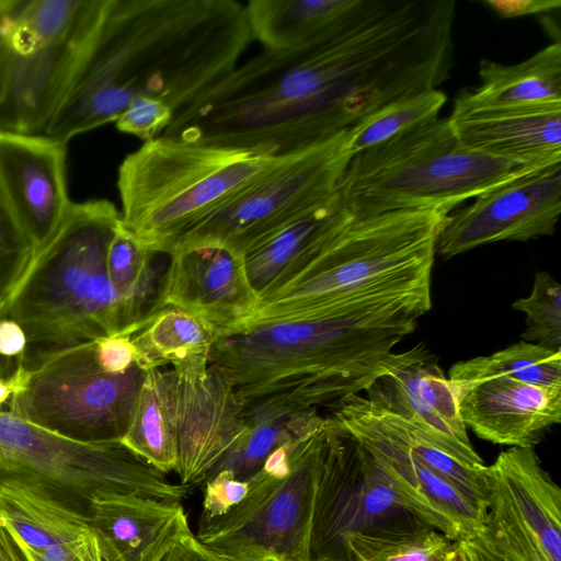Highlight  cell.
I'll return each mask as SVG.
<instances>
[{"label":"cell","instance_id":"836d02e7","mask_svg":"<svg viewBox=\"0 0 561 561\" xmlns=\"http://www.w3.org/2000/svg\"><path fill=\"white\" fill-rule=\"evenodd\" d=\"M512 307L525 314L523 341L561 351V286L548 272H538L530 294Z\"/></svg>","mask_w":561,"mask_h":561},{"label":"cell","instance_id":"d6986e66","mask_svg":"<svg viewBox=\"0 0 561 561\" xmlns=\"http://www.w3.org/2000/svg\"><path fill=\"white\" fill-rule=\"evenodd\" d=\"M65 158L66 145L44 136L0 134V190L31 238L35 254L71 205Z\"/></svg>","mask_w":561,"mask_h":561},{"label":"cell","instance_id":"603a6c76","mask_svg":"<svg viewBox=\"0 0 561 561\" xmlns=\"http://www.w3.org/2000/svg\"><path fill=\"white\" fill-rule=\"evenodd\" d=\"M458 405L467 430L478 437L497 445L534 448L561 422V387L493 378L470 388Z\"/></svg>","mask_w":561,"mask_h":561},{"label":"cell","instance_id":"ffe728a7","mask_svg":"<svg viewBox=\"0 0 561 561\" xmlns=\"http://www.w3.org/2000/svg\"><path fill=\"white\" fill-rule=\"evenodd\" d=\"M366 394L403 416L454 458L471 467L484 466L469 439L450 381L423 345L414 346L410 358Z\"/></svg>","mask_w":561,"mask_h":561},{"label":"cell","instance_id":"ee69618b","mask_svg":"<svg viewBox=\"0 0 561 561\" xmlns=\"http://www.w3.org/2000/svg\"><path fill=\"white\" fill-rule=\"evenodd\" d=\"M458 541L462 545L469 561H504L476 537Z\"/></svg>","mask_w":561,"mask_h":561},{"label":"cell","instance_id":"44dd1931","mask_svg":"<svg viewBox=\"0 0 561 561\" xmlns=\"http://www.w3.org/2000/svg\"><path fill=\"white\" fill-rule=\"evenodd\" d=\"M0 522L31 561H103L85 511L39 482H0Z\"/></svg>","mask_w":561,"mask_h":561},{"label":"cell","instance_id":"f546056e","mask_svg":"<svg viewBox=\"0 0 561 561\" xmlns=\"http://www.w3.org/2000/svg\"><path fill=\"white\" fill-rule=\"evenodd\" d=\"M241 417L245 433L209 476L229 470L237 479L248 480L277 447L316 431L325 420L318 410L294 412L270 405L242 408Z\"/></svg>","mask_w":561,"mask_h":561},{"label":"cell","instance_id":"60d3db41","mask_svg":"<svg viewBox=\"0 0 561 561\" xmlns=\"http://www.w3.org/2000/svg\"><path fill=\"white\" fill-rule=\"evenodd\" d=\"M162 561H227L198 540L192 530L185 534Z\"/></svg>","mask_w":561,"mask_h":561},{"label":"cell","instance_id":"9c48e42d","mask_svg":"<svg viewBox=\"0 0 561 561\" xmlns=\"http://www.w3.org/2000/svg\"><path fill=\"white\" fill-rule=\"evenodd\" d=\"M432 529L407 503L374 455L327 416L311 561H373Z\"/></svg>","mask_w":561,"mask_h":561},{"label":"cell","instance_id":"ac0fdd59","mask_svg":"<svg viewBox=\"0 0 561 561\" xmlns=\"http://www.w3.org/2000/svg\"><path fill=\"white\" fill-rule=\"evenodd\" d=\"M176 374V373H175ZM176 465L182 485L204 482L245 433L242 408L216 365L176 374Z\"/></svg>","mask_w":561,"mask_h":561},{"label":"cell","instance_id":"4dcf8cb0","mask_svg":"<svg viewBox=\"0 0 561 561\" xmlns=\"http://www.w3.org/2000/svg\"><path fill=\"white\" fill-rule=\"evenodd\" d=\"M500 377L536 386L561 387V351L522 340L491 355L458 362L448 373L458 401L477 383Z\"/></svg>","mask_w":561,"mask_h":561},{"label":"cell","instance_id":"52a82bcc","mask_svg":"<svg viewBox=\"0 0 561 561\" xmlns=\"http://www.w3.org/2000/svg\"><path fill=\"white\" fill-rule=\"evenodd\" d=\"M539 168L468 150L456 139L449 118L436 117L353 156L337 192L353 218L430 207L451 213Z\"/></svg>","mask_w":561,"mask_h":561},{"label":"cell","instance_id":"7402d4cb","mask_svg":"<svg viewBox=\"0 0 561 561\" xmlns=\"http://www.w3.org/2000/svg\"><path fill=\"white\" fill-rule=\"evenodd\" d=\"M85 513L103 561H162L191 531L180 502L138 494H95Z\"/></svg>","mask_w":561,"mask_h":561},{"label":"cell","instance_id":"cb8c5ba5","mask_svg":"<svg viewBox=\"0 0 561 561\" xmlns=\"http://www.w3.org/2000/svg\"><path fill=\"white\" fill-rule=\"evenodd\" d=\"M448 118L468 150L531 167L561 162V106L474 110Z\"/></svg>","mask_w":561,"mask_h":561},{"label":"cell","instance_id":"d6a6232c","mask_svg":"<svg viewBox=\"0 0 561 561\" xmlns=\"http://www.w3.org/2000/svg\"><path fill=\"white\" fill-rule=\"evenodd\" d=\"M446 101V94L439 89L392 101L346 130V150L353 157L436 118Z\"/></svg>","mask_w":561,"mask_h":561},{"label":"cell","instance_id":"9a60e30c","mask_svg":"<svg viewBox=\"0 0 561 561\" xmlns=\"http://www.w3.org/2000/svg\"><path fill=\"white\" fill-rule=\"evenodd\" d=\"M485 473L490 501L476 538L504 561H561V489L534 448L510 447Z\"/></svg>","mask_w":561,"mask_h":561},{"label":"cell","instance_id":"ba28073f","mask_svg":"<svg viewBox=\"0 0 561 561\" xmlns=\"http://www.w3.org/2000/svg\"><path fill=\"white\" fill-rule=\"evenodd\" d=\"M108 0H1L0 134L44 136Z\"/></svg>","mask_w":561,"mask_h":561},{"label":"cell","instance_id":"f35d334b","mask_svg":"<svg viewBox=\"0 0 561 561\" xmlns=\"http://www.w3.org/2000/svg\"><path fill=\"white\" fill-rule=\"evenodd\" d=\"M130 333L121 332L95 341L100 366L111 374H124L139 363V352Z\"/></svg>","mask_w":561,"mask_h":561},{"label":"cell","instance_id":"30bf717a","mask_svg":"<svg viewBox=\"0 0 561 561\" xmlns=\"http://www.w3.org/2000/svg\"><path fill=\"white\" fill-rule=\"evenodd\" d=\"M146 370L138 364L111 374L95 341L54 353L25 369L3 409L46 431L80 442L125 435Z\"/></svg>","mask_w":561,"mask_h":561},{"label":"cell","instance_id":"8fae6325","mask_svg":"<svg viewBox=\"0 0 561 561\" xmlns=\"http://www.w3.org/2000/svg\"><path fill=\"white\" fill-rule=\"evenodd\" d=\"M346 130L279 156L186 231L169 254L180 249L217 245L243 256L289 221L331 198L352 159L346 150Z\"/></svg>","mask_w":561,"mask_h":561},{"label":"cell","instance_id":"d590c367","mask_svg":"<svg viewBox=\"0 0 561 561\" xmlns=\"http://www.w3.org/2000/svg\"><path fill=\"white\" fill-rule=\"evenodd\" d=\"M173 116L174 112L164 102L140 96L129 104L116 119L115 125L119 131L148 141L160 136L170 125Z\"/></svg>","mask_w":561,"mask_h":561},{"label":"cell","instance_id":"2e32d148","mask_svg":"<svg viewBox=\"0 0 561 561\" xmlns=\"http://www.w3.org/2000/svg\"><path fill=\"white\" fill-rule=\"evenodd\" d=\"M561 211V162L531 170L448 215L436 253L450 259L497 241H528L554 233Z\"/></svg>","mask_w":561,"mask_h":561},{"label":"cell","instance_id":"e575fe53","mask_svg":"<svg viewBox=\"0 0 561 561\" xmlns=\"http://www.w3.org/2000/svg\"><path fill=\"white\" fill-rule=\"evenodd\" d=\"M35 247L0 190V306L22 282Z\"/></svg>","mask_w":561,"mask_h":561},{"label":"cell","instance_id":"bcb514c9","mask_svg":"<svg viewBox=\"0 0 561 561\" xmlns=\"http://www.w3.org/2000/svg\"><path fill=\"white\" fill-rule=\"evenodd\" d=\"M443 561H469L460 541H453Z\"/></svg>","mask_w":561,"mask_h":561},{"label":"cell","instance_id":"277c9868","mask_svg":"<svg viewBox=\"0 0 561 561\" xmlns=\"http://www.w3.org/2000/svg\"><path fill=\"white\" fill-rule=\"evenodd\" d=\"M449 214L430 207L352 217L282 273L231 331L314 319L431 287L437 238Z\"/></svg>","mask_w":561,"mask_h":561},{"label":"cell","instance_id":"8d00e7d4","mask_svg":"<svg viewBox=\"0 0 561 561\" xmlns=\"http://www.w3.org/2000/svg\"><path fill=\"white\" fill-rule=\"evenodd\" d=\"M204 482L205 490L199 522H207L227 514L249 492L248 481L237 479L229 470L215 472L208 476Z\"/></svg>","mask_w":561,"mask_h":561},{"label":"cell","instance_id":"ab89813d","mask_svg":"<svg viewBox=\"0 0 561 561\" xmlns=\"http://www.w3.org/2000/svg\"><path fill=\"white\" fill-rule=\"evenodd\" d=\"M483 3L502 19L547 13L561 7L560 0H485Z\"/></svg>","mask_w":561,"mask_h":561},{"label":"cell","instance_id":"8992f818","mask_svg":"<svg viewBox=\"0 0 561 561\" xmlns=\"http://www.w3.org/2000/svg\"><path fill=\"white\" fill-rule=\"evenodd\" d=\"M279 156L160 135L122 161L117 190L122 225L148 250L174 243Z\"/></svg>","mask_w":561,"mask_h":561},{"label":"cell","instance_id":"7c38bea8","mask_svg":"<svg viewBox=\"0 0 561 561\" xmlns=\"http://www.w3.org/2000/svg\"><path fill=\"white\" fill-rule=\"evenodd\" d=\"M327 417L282 471L260 469L227 514L198 523L196 537L227 561H311L314 497Z\"/></svg>","mask_w":561,"mask_h":561},{"label":"cell","instance_id":"f1b7e54d","mask_svg":"<svg viewBox=\"0 0 561 561\" xmlns=\"http://www.w3.org/2000/svg\"><path fill=\"white\" fill-rule=\"evenodd\" d=\"M354 0H250L244 4L253 39L267 49H291L328 33Z\"/></svg>","mask_w":561,"mask_h":561},{"label":"cell","instance_id":"484cf974","mask_svg":"<svg viewBox=\"0 0 561 561\" xmlns=\"http://www.w3.org/2000/svg\"><path fill=\"white\" fill-rule=\"evenodd\" d=\"M352 217L337 192L248 251L243 255L244 267L257 298L291 264Z\"/></svg>","mask_w":561,"mask_h":561},{"label":"cell","instance_id":"74e56055","mask_svg":"<svg viewBox=\"0 0 561 561\" xmlns=\"http://www.w3.org/2000/svg\"><path fill=\"white\" fill-rule=\"evenodd\" d=\"M453 540L436 529L396 546L373 561H443Z\"/></svg>","mask_w":561,"mask_h":561},{"label":"cell","instance_id":"7dc6e473","mask_svg":"<svg viewBox=\"0 0 561 561\" xmlns=\"http://www.w3.org/2000/svg\"><path fill=\"white\" fill-rule=\"evenodd\" d=\"M0 5H1V0H0Z\"/></svg>","mask_w":561,"mask_h":561},{"label":"cell","instance_id":"d4e9b609","mask_svg":"<svg viewBox=\"0 0 561 561\" xmlns=\"http://www.w3.org/2000/svg\"><path fill=\"white\" fill-rule=\"evenodd\" d=\"M480 84L461 90L451 114L474 110L561 106V44L559 41L513 65L479 62Z\"/></svg>","mask_w":561,"mask_h":561},{"label":"cell","instance_id":"7a4b0ae2","mask_svg":"<svg viewBox=\"0 0 561 561\" xmlns=\"http://www.w3.org/2000/svg\"><path fill=\"white\" fill-rule=\"evenodd\" d=\"M251 41L236 0H108L44 137L66 145L140 96L175 114L232 71Z\"/></svg>","mask_w":561,"mask_h":561},{"label":"cell","instance_id":"7bdbcfd3","mask_svg":"<svg viewBox=\"0 0 561 561\" xmlns=\"http://www.w3.org/2000/svg\"><path fill=\"white\" fill-rule=\"evenodd\" d=\"M0 561H31L11 531L0 522Z\"/></svg>","mask_w":561,"mask_h":561},{"label":"cell","instance_id":"b9f144b4","mask_svg":"<svg viewBox=\"0 0 561 561\" xmlns=\"http://www.w3.org/2000/svg\"><path fill=\"white\" fill-rule=\"evenodd\" d=\"M26 345L27 341L22 328L2 312L0 318V355L25 363Z\"/></svg>","mask_w":561,"mask_h":561},{"label":"cell","instance_id":"e0dca14e","mask_svg":"<svg viewBox=\"0 0 561 561\" xmlns=\"http://www.w3.org/2000/svg\"><path fill=\"white\" fill-rule=\"evenodd\" d=\"M256 301L243 256L222 247L199 245L169 254L149 314L174 306L199 318L218 337L231 331Z\"/></svg>","mask_w":561,"mask_h":561},{"label":"cell","instance_id":"83f0119b","mask_svg":"<svg viewBox=\"0 0 561 561\" xmlns=\"http://www.w3.org/2000/svg\"><path fill=\"white\" fill-rule=\"evenodd\" d=\"M131 339L142 369L170 364L176 374H182L207 369L217 335L196 316L165 306L146 317Z\"/></svg>","mask_w":561,"mask_h":561},{"label":"cell","instance_id":"6da1fadb","mask_svg":"<svg viewBox=\"0 0 561 561\" xmlns=\"http://www.w3.org/2000/svg\"><path fill=\"white\" fill-rule=\"evenodd\" d=\"M407 66L391 30L352 7L323 36L264 48L178 111L161 134L284 156L348 129L403 96Z\"/></svg>","mask_w":561,"mask_h":561},{"label":"cell","instance_id":"3957f363","mask_svg":"<svg viewBox=\"0 0 561 561\" xmlns=\"http://www.w3.org/2000/svg\"><path fill=\"white\" fill-rule=\"evenodd\" d=\"M432 307L431 287L376 297L336 313L228 332L209 363L232 385L241 408L333 409L404 363L394 353Z\"/></svg>","mask_w":561,"mask_h":561},{"label":"cell","instance_id":"5bb4252c","mask_svg":"<svg viewBox=\"0 0 561 561\" xmlns=\"http://www.w3.org/2000/svg\"><path fill=\"white\" fill-rule=\"evenodd\" d=\"M330 417L377 459L407 503L453 541L478 537L486 510L463 495L413 449L404 419L373 397L352 396Z\"/></svg>","mask_w":561,"mask_h":561},{"label":"cell","instance_id":"1f68e13d","mask_svg":"<svg viewBox=\"0 0 561 561\" xmlns=\"http://www.w3.org/2000/svg\"><path fill=\"white\" fill-rule=\"evenodd\" d=\"M156 253L146 249L123 225H117L106 251L111 284L137 322L150 313L168 264L159 265Z\"/></svg>","mask_w":561,"mask_h":561},{"label":"cell","instance_id":"4316f807","mask_svg":"<svg viewBox=\"0 0 561 561\" xmlns=\"http://www.w3.org/2000/svg\"><path fill=\"white\" fill-rule=\"evenodd\" d=\"M176 374L146 370L127 431L121 443L162 473L176 465Z\"/></svg>","mask_w":561,"mask_h":561},{"label":"cell","instance_id":"5b68a950","mask_svg":"<svg viewBox=\"0 0 561 561\" xmlns=\"http://www.w3.org/2000/svg\"><path fill=\"white\" fill-rule=\"evenodd\" d=\"M119 221L121 213L110 201L71 203L0 306L25 333V369L59 351L140 329L106 270L107 247Z\"/></svg>","mask_w":561,"mask_h":561},{"label":"cell","instance_id":"4fadbf2b","mask_svg":"<svg viewBox=\"0 0 561 561\" xmlns=\"http://www.w3.org/2000/svg\"><path fill=\"white\" fill-rule=\"evenodd\" d=\"M28 479L88 504L95 494H138L180 502L188 488L171 483L119 440L88 443L38 427L0 409V482Z\"/></svg>","mask_w":561,"mask_h":561},{"label":"cell","instance_id":"f6af8a7d","mask_svg":"<svg viewBox=\"0 0 561 561\" xmlns=\"http://www.w3.org/2000/svg\"><path fill=\"white\" fill-rule=\"evenodd\" d=\"M2 312L0 311V318ZM25 370L24 362L10 359L0 355V383H15L20 381Z\"/></svg>","mask_w":561,"mask_h":561}]
</instances>
